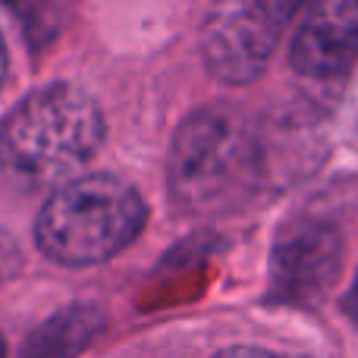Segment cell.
Returning <instances> with one entry per match:
<instances>
[{
    "instance_id": "obj_1",
    "label": "cell",
    "mask_w": 358,
    "mask_h": 358,
    "mask_svg": "<svg viewBox=\"0 0 358 358\" xmlns=\"http://www.w3.org/2000/svg\"><path fill=\"white\" fill-rule=\"evenodd\" d=\"M104 142V117L88 92L66 82L22 98L0 126V167L25 185L73 176Z\"/></svg>"
},
{
    "instance_id": "obj_2",
    "label": "cell",
    "mask_w": 358,
    "mask_h": 358,
    "mask_svg": "<svg viewBox=\"0 0 358 358\" xmlns=\"http://www.w3.org/2000/svg\"><path fill=\"white\" fill-rule=\"evenodd\" d=\"M145 227V201L110 173L76 176L38 214L35 239L57 264L85 267L123 252Z\"/></svg>"
},
{
    "instance_id": "obj_3",
    "label": "cell",
    "mask_w": 358,
    "mask_h": 358,
    "mask_svg": "<svg viewBox=\"0 0 358 358\" xmlns=\"http://www.w3.org/2000/svg\"><path fill=\"white\" fill-rule=\"evenodd\" d=\"M261 155L255 136L223 110H201L176 132L170 155V189L198 214L227 210L255 192Z\"/></svg>"
},
{
    "instance_id": "obj_4",
    "label": "cell",
    "mask_w": 358,
    "mask_h": 358,
    "mask_svg": "<svg viewBox=\"0 0 358 358\" xmlns=\"http://www.w3.org/2000/svg\"><path fill=\"white\" fill-rule=\"evenodd\" d=\"M296 6L236 3L217 6L201 31L204 63L223 82H252L271 63L286 16Z\"/></svg>"
},
{
    "instance_id": "obj_5",
    "label": "cell",
    "mask_w": 358,
    "mask_h": 358,
    "mask_svg": "<svg viewBox=\"0 0 358 358\" xmlns=\"http://www.w3.org/2000/svg\"><path fill=\"white\" fill-rule=\"evenodd\" d=\"M343 242L330 223H299L273 252V286L286 302H311L334 283Z\"/></svg>"
},
{
    "instance_id": "obj_6",
    "label": "cell",
    "mask_w": 358,
    "mask_h": 358,
    "mask_svg": "<svg viewBox=\"0 0 358 358\" xmlns=\"http://www.w3.org/2000/svg\"><path fill=\"white\" fill-rule=\"evenodd\" d=\"M358 57V3L334 0L305 13L292 41V66L311 79H336Z\"/></svg>"
},
{
    "instance_id": "obj_7",
    "label": "cell",
    "mask_w": 358,
    "mask_h": 358,
    "mask_svg": "<svg viewBox=\"0 0 358 358\" xmlns=\"http://www.w3.org/2000/svg\"><path fill=\"white\" fill-rule=\"evenodd\" d=\"M343 308H346V315L352 317V321H355V327H358V273H355L352 286H349L346 299H343Z\"/></svg>"
},
{
    "instance_id": "obj_8",
    "label": "cell",
    "mask_w": 358,
    "mask_h": 358,
    "mask_svg": "<svg viewBox=\"0 0 358 358\" xmlns=\"http://www.w3.org/2000/svg\"><path fill=\"white\" fill-rule=\"evenodd\" d=\"M217 358H277V355L264 352V349H248V346H239V349H227V352H220Z\"/></svg>"
},
{
    "instance_id": "obj_9",
    "label": "cell",
    "mask_w": 358,
    "mask_h": 358,
    "mask_svg": "<svg viewBox=\"0 0 358 358\" xmlns=\"http://www.w3.org/2000/svg\"><path fill=\"white\" fill-rule=\"evenodd\" d=\"M6 79V48H3V38H0V85Z\"/></svg>"
},
{
    "instance_id": "obj_10",
    "label": "cell",
    "mask_w": 358,
    "mask_h": 358,
    "mask_svg": "<svg viewBox=\"0 0 358 358\" xmlns=\"http://www.w3.org/2000/svg\"><path fill=\"white\" fill-rule=\"evenodd\" d=\"M3 352H6V346H3V336H0V358H3Z\"/></svg>"
}]
</instances>
